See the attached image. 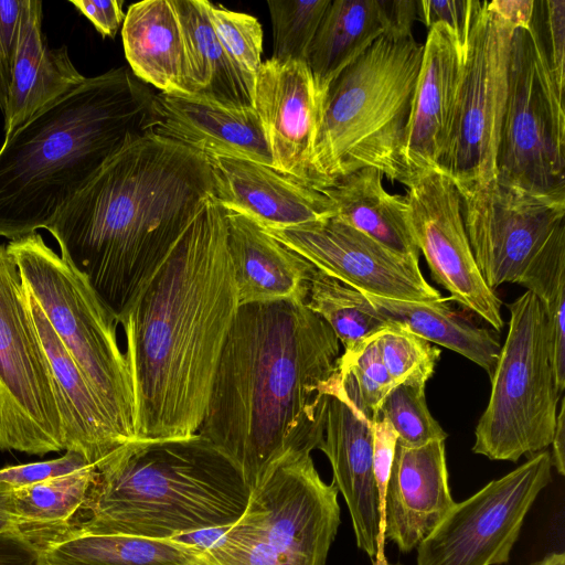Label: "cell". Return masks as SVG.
Returning <instances> with one entry per match:
<instances>
[{
    "label": "cell",
    "mask_w": 565,
    "mask_h": 565,
    "mask_svg": "<svg viewBox=\"0 0 565 565\" xmlns=\"http://www.w3.org/2000/svg\"><path fill=\"white\" fill-rule=\"evenodd\" d=\"M238 307L226 215L212 195L117 318L136 440L198 434Z\"/></svg>",
    "instance_id": "cell-1"
},
{
    "label": "cell",
    "mask_w": 565,
    "mask_h": 565,
    "mask_svg": "<svg viewBox=\"0 0 565 565\" xmlns=\"http://www.w3.org/2000/svg\"><path fill=\"white\" fill-rule=\"evenodd\" d=\"M339 359L337 335L305 298L239 305L198 434L253 490L286 456L319 449Z\"/></svg>",
    "instance_id": "cell-2"
},
{
    "label": "cell",
    "mask_w": 565,
    "mask_h": 565,
    "mask_svg": "<svg viewBox=\"0 0 565 565\" xmlns=\"http://www.w3.org/2000/svg\"><path fill=\"white\" fill-rule=\"evenodd\" d=\"M212 195L206 156L150 132L114 153L45 230L118 318Z\"/></svg>",
    "instance_id": "cell-3"
},
{
    "label": "cell",
    "mask_w": 565,
    "mask_h": 565,
    "mask_svg": "<svg viewBox=\"0 0 565 565\" xmlns=\"http://www.w3.org/2000/svg\"><path fill=\"white\" fill-rule=\"evenodd\" d=\"M156 94L130 68L86 77L0 147V237L46 228L126 143L153 131Z\"/></svg>",
    "instance_id": "cell-4"
},
{
    "label": "cell",
    "mask_w": 565,
    "mask_h": 565,
    "mask_svg": "<svg viewBox=\"0 0 565 565\" xmlns=\"http://www.w3.org/2000/svg\"><path fill=\"white\" fill-rule=\"evenodd\" d=\"M94 466L84 504L64 535L172 539L228 526L252 493L239 469L199 434L128 441Z\"/></svg>",
    "instance_id": "cell-5"
},
{
    "label": "cell",
    "mask_w": 565,
    "mask_h": 565,
    "mask_svg": "<svg viewBox=\"0 0 565 565\" xmlns=\"http://www.w3.org/2000/svg\"><path fill=\"white\" fill-rule=\"evenodd\" d=\"M423 51L413 34L384 33L330 85L311 161L317 188L362 168L408 186L404 141Z\"/></svg>",
    "instance_id": "cell-6"
},
{
    "label": "cell",
    "mask_w": 565,
    "mask_h": 565,
    "mask_svg": "<svg viewBox=\"0 0 565 565\" xmlns=\"http://www.w3.org/2000/svg\"><path fill=\"white\" fill-rule=\"evenodd\" d=\"M7 249L23 286L87 379L117 434L125 443L136 440L132 383L118 344L116 316L38 232L10 241Z\"/></svg>",
    "instance_id": "cell-7"
},
{
    "label": "cell",
    "mask_w": 565,
    "mask_h": 565,
    "mask_svg": "<svg viewBox=\"0 0 565 565\" xmlns=\"http://www.w3.org/2000/svg\"><path fill=\"white\" fill-rule=\"evenodd\" d=\"M338 492L320 478L311 454L286 456L203 552L204 565H326L340 524Z\"/></svg>",
    "instance_id": "cell-8"
},
{
    "label": "cell",
    "mask_w": 565,
    "mask_h": 565,
    "mask_svg": "<svg viewBox=\"0 0 565 565\" xmlns=\"http://www.w3.org/2000/svg\"><path fill=\"white\" fill-rule=\"evenodd\" d=\"M509 330L491 376V394L475 430L472 451L515 462L551 445L558 393L547 318L525 291L508 305Z\"/></svg>",
    "instance_id": "cell-9"
},
{
    "label": "cell",
    "mask_w": 565,
    "mask_h": 565,
    "mask_svg": "<svg viewBox=\"0 0 565 565\" xmlns=\"http://www.w3.org/2000/svg\"><path fill=\"white\" fill-rule=\"evenodd\" d=\"M564 93L529 28L513 33L495 179L542 194L565 193Z\"/></svg>",
    "instance_id": "cell-10"
},
{
    "label": "cell",
    "mask_w": 565,
    "mask_h": 565,
    "mask_svg": "<svg viewBox=\"0 0 565 565\" xmlns=\"http://www.w3.org/2000/svg\"><path fill=\"white\" fill-rule=\"evenodd\" d=\"M0 450H65L55 384L18 266L0 243Z\"/></svg>",
    "instance_id": "cell-11"
},
{
    "label": "cell",
    "mask_w": 565,
    "mask_h": 565,
    "mask_svg": "<svg viewBox=\"0 0 565 565\" xmlns=\"http://www.w3.org/2000/svg\"><path fill=\"white\" fill-rule=\"evenodd\" d=\"M516 28L488 1L478 2L452 114L437 169L459 191L495 179L497 153L505 109L511 42Z\"/></svg>",
    "instance_id": "cell-12"
},
{
    "label": "cell",
    "mask_w": 565,
    "mask_h": 565,
    "mask_svg": "<svg viewBox=\"0 0 565 565\" xmlns=\"http://www.w3.org/2000/svg\"><path fill=\"white\" fill-rule=\"evenodd\" d=\"M540 451L508 475L455 503L417 545L416 565H501L509 562L524 519L552 478Z\"/></svg>",
    "instance_id": "cell-13"
},
{
    "label": "cell",
    "mask_w": 565,
    "mask_h": 565,
    "mask_svg": "<svg viewBox=\"0 0 565 565\" xmlns=\"http://www.w3.org/2000/svg\"><path fill=\"white\" fill-rule=\"evenodd\" d=\"M459 192L477 267L492 290L518 282L550 239L565 230V193H533L497 179Z\"/></svg>",
    "instance_id": "cell-14"
},
{
    "label": "cell",
    "mask_w": 565,
    "mask_h": 565,
    "mask_svg": "<svg viewBox=\"0 0 565 565\" xmlns=\"http://www.w3.org/2000/svg\"><path fill=\"white\" fill-rule=\"evenodd\" d=\"M407 189L409 231L433 278L450 294L449 300L500 331L502 302L477 267L457 185L439 169H429L415 174Z\"/></svg>",
    "instance_id": "cell-15"
},
{
    "label": "cell",
    "mask_w": 565,
    "mask_h": 565,
    "mask_svg": "<svg viewBox=\"0 0 565 565\" xmlns=\"http://www.w3.org/2000/svg\"><path fill=\"white\" fill-rule=\"evenodd\" d=\"M316 269L360 291L399 300L441 301L418 262L394 253L337 216L288 228H266Z\"/></svg>",
    "instance_id": "cell-16"
},
{
    "label": "cell",
    "mask_w": 565,
    "mask_h": 565,
    "mask_svg": "<svg viewBox=\"0 0 565 565\" xmlns=\"http://www.w3.org/2000/svg\"><path fill=\"white\" fill-rule=\"evenodd\" d=\"M253 100L267 137L274 168L317 188L311 161L322 99L307 63L271 57L262 62Z\"/></svg>",
    "instance_id": "cell-17"
},
{
    "label": "cell",
    "mask_w": 565,
    "mask_h": 565,
    "mask_svg": "<svg viewBox=\"0 0 565 565\" xmlns=\"http://www.w3.org/2000/svg\"><path fill=\"white\" fill-rule=\"evenodd\" d=\"M321 450L330 461L332 483L348 505L356 545L373 565H390L373 468L371 422L345 396L340 380L329 397Z\"/></svg>",
    "instance_id": "cell-18"
},
{
    "label": "cell",
    "mask_w": 565,
    "mask_h": 565,
    "mask_svg": "<svg viewBox=\"0 0 565 565\" xmlns=\"http://www.w3.org/2000/svg\"><path fill=\"white\" fill-rule=\"evenodd\" d=\"M213 198L265 228H288L335 216L332 201L313 185L256 161L206 156Z\"/></svg>",
    "instance_id": "cell-19"
},
{
    "label": "cell",
    "mask_w": 565,
    "mask_h": 565,
    "mask_svg": "<svg viewBox=\"0 0 565 565\" xmlns=\"http://www.w3.org/2000/svg\"><path fill=\"white\" fill-rule=\"evenodd\" d=\"M445 441L419 447L396 444L384 498V539L411 552L455 505Z\"/></svg>",
    "instance_id": "cell-20"
},
{
    "label": "cell",
    "mask_w": 565,
    "mask_h": 565,
    "mask_svg": "<svg viewBox=\"0 0 565 565\" xmlns=\"http://www.w3.org/2000/svg\"><path fill=\"white\" fill-rule=\"evenodd\" d=\"M153 134L205 156H224L274 168L267 137L254 107H230L195 96L156 94Z\"/></svg>",
    "instance_id": "cell-21"
},
{
    "label": "cell",
    "mask_w": 565,
    "mask_h": 565,
    "mask_svg": "<svg viewBox=\"0 0 565 565\" xmlns=\"http://www.w3.org/2000/svg\"><path fill=\"white\" fill-rule=\"evenodd\" d=\"M463 52L441 24L428 29L404 141V161L412 174L437 169L457 87Z\"/></svg>",
    "instance_id": "cell-22"
},
{
    "label": "cell",
    "mask_w": 565,
    "mask_h": 565,
    "mask_svg": "<svg viewBox=\"0 0 565 565\" xmlns=\"http://www.w3.org/2000/svg\"><path fill=\"white\" fill-rule=\"evenodd\" d=\"M42 23V1L24 0L3 113L4 138L86 78L74 66L65 45L47 46Z\"/></svg>",
    "instance_id": "cell-23"
},
{
    "label": "cell",
    "mask_w": 565,
    "mask_h": 565,
    "mask_svg": "<svg viewBox=\"0 0 565 565\" xmlns=\"http://www.w3.org/2000/svg\"><path fill=\"white\" fill-rule=\"evenodd\" d=\"M24 290L55 384L65 451H77L88 463L96 465L126 443L110 424L87 379L64 348L33 296L25 287Z\"/></svg>",
    "instance_id": "cell-24"
},
{
    "label": "cell",
    "mask_w": 565,
    "mask_h": 565,
    "mask_svg": "<svg viewBox=\"0 0 565 565\" xmlns=\"http://www.w3.org/2000/svg\"><path fill=\"white\" fill-rule=\"evenodd\" d=\"M239 305L305 298L315 267L253 218L225 210Z\"/></svg>",
    "instance_id": "cell-25"
},
{
    "label": "cell",
    "mask_w": 565,
    "mask_h": 565,
    "mask_svg": "<svg viewBox=\"0 0 565 565\" xmlns=\"http://www.w3.org/2000/svg\"><path fill=\"white\" fill-rule=\"evenodd\" d=\"M132 74L166 94L190 95L184 31L173 0L129 6L121 26Z\"/></svg>",
    "instance_id": "cell-26"
},
{
    "label": "cell",
    "mask_w": 565,
    "mask_h": 565,
    "mask_svg": "<svg viewBox=\"0 0 565 565\" xmlns=\"http://www.w3.org/2000/svg\"><path fill=\"white\" fill-rule=\"evenodd\" d=\"M383 178L376 169L362 168L321 190L332 201L339 220L394 253L418 262L419 250L408 226L407 198L388 193Z\"/></svg>",
    "instance_id": "cell-27"
},
{
    "label": "cell",
    "mask_w": 565,
    "mask_h": 565,
    "mask_svg": "<svg viewBox=\"0 0 565 565\" xmlns=\"http://www.w3.org/2000/svg\"><path fill=\"white\" fill-rule=\"evenodd\" d=\"M384 32L380 0H330L306 62L322 100L335 78Z\"/></svg>",
    "instance_id": "cell-28"
},
{
    "label": "cell",
    "mask_w": 565,
    "mask_h": 565,
    "mask_svg": "<svg viewBox=\"0 0 565 565\" xmlns=\"http://www.w3.org/2000/svg\"><path fill=\"white\" fill-rule=\"evenodd\" d=\"M363 294L396 327L461 354L482 367L491 379L501 349L500 342L487 328L452 311L446 305V299L409 301Z\"/></svg>",
    "instance_id": "cell-29"
},
{
    "label": "cell",
    "mask_w": 565,
    "mask_h": 565,
    "mask_svg": "<svg viewBox=\"0 0 565 565\" xmlns=\"http://www.w3.org/2000/svg\"><path fill=\"white\" fill-rule=\"evenodd\" d=\"M206 0H173L185 39L190 95L230 107H254L253 93L227 57Z\"/></svg>",
    "instance_id": "cell-30"
},
{
    "label": "cell",
    "mask_w": 565,
    "mask_h": 565,
    "mask_svg": "<svg viewBox=\"0 0 565 565\" xmlns=\"http://www.w3.org/2000/svg\"><path fill=\"white\" fill-rule=\"evenodd\" d=\"M44 565H204V553L174 539L67 534L42 552Z\"/></svg>",
    "instance_id": "cell-31"
},
{
    "label": "cell",
    "mask_w": 565,
    "mask_h": 565,
    "mask_svg": "<svg viewBox=\"0 0 565 565\" xmlns=\"http://www.w3.org/2000/svg\"><path fill=\"white\" fill-rule=\"evenodd\" d=\"M95 466L12 490L18 531L42 553L71 527L86 499Z\"/></svg>",
    "instance_id": "cell-32"
},
{
    "label": "cell",
    "mask_w": 565,
    "mask_h": 565,
    "mask_svg": "<svg viewBox=\"0 0 565 565\" xmlns=\"http://www.w3.org/2000/svg\"><path fill=\"white\" fill-rule=\"evenodd\" d=\"M306 305L330 326L344 350L396 327L362 291L316 268L308 281Z\"/></svg>",
    "instance_id": "cell-33"
},
{
    "label": "cell",
    "mask_w": 565,
    "mask_h": 565,
    "mask_svg": "<svg viewBox=\"0 0 565 565\" xmlns=\"http://www.w3.org/2000/svg\"><path fill=\"white\" fill-rule=\"evenodd\" d=\"M541 302L548 322L556 387H565V230L555 234L527 265L518 282Z\"/></svg>",
    "instance_id": "cell-34"
},
{
    "label": "cell",
    "mask_w": 565,
    "mask_h": 565,
    "mask_svg": "<svg viewBox=\"0 0 565 565\" xmlns=\"http://www.w3.org/2000/svg\"><path fill=\"white\" fill-rule=\"evenodd\" d=\"M339 380L354 407L371 423L375 420L384 397L396 386L382 360L377 334L344 350L339 359Z\"/></svg>",
    "instance_id": "cell-35"
},
{
    "label": "cell",
    "mask_w": 565,
    "mask_h": 565,
    "mask_svg": "<svg viewBox=\"0 0 565 565\" xmlns=\"http://www.w3.org/2000/svg\"><path fill=\"white\" fill-rule=\"evenodd\" d=\"M330 0L267 1L278 61L307 62L308 53Z\"/></svg>",
    "instance_id": "cell-36"
},
{
    "label": "cell",
    "mask_w": 565,
    "mask_h": 565,
    "mask_svg": "<svg viewBox=\"0 0 565 565\" xmlns=\"http://www.w3.org/2000/svg\"><path fill=\"white\" fill-rule=\"evenodd\" d=\"M424 383H402L384 397L379 416L386 419L397 435V444L419 447L444 440L447 433L430 414Z\"/></svg>",
    "instance_id": "cell-37"
},
{
    "label": "cell",
    "mask_w": 565,
    "mask_h": 565,
    "mask_svg": "<svg viewBox=\"0 0 565 565\" xmlns=\"http://www.w3.org/2000/svg\"><path fill=\"white\" fill-rule=\"evenodd\" d=\"M206 7L212 26L227 57L254 93L255 79L262 65V24L253 15L210 1Z\"/></svg>",
    "instance_id": "cell-38"
},
{
    "label": "cell",
    "mask_w": 565,
    "mask_h": 565,
    "mask_svg": "<svg viewBox=\"0 0 565 565\" xmlns=\"http://www.w3.org/2000/svg\"><path fill=\"white\" fill-rule=\"evenodd\" d=\"M377 344L395 385L424 383L433 376L441 351L430 342L393 327L377 333Z\"/></svg>",
    "instance_id": "cell-39"
},
{
    "label": "cell",
    "mask_w": 565,
    "mask_h": 565,
    "mask_svg": "<svg viewBox=\"0 0 565 565\" xmlns=\"http://www.w3.org/2000/svg\"><path fill=\"white\" fill-rule=\"evenodd\" d=\"M530 29L546 57L557 87L564 93L565 1H534Z\"/></svg>",
    "instance_id": "cell-40"
},
{
    "label": "cell",
    "mask_w": 565,
    "mask_h": 565,
    "mask_svg": "<svg viewBox=\"0 0 565 565\" xmlns=\"http://www.w3.org/2000/svg\"><path fill=\"white\" fill-rule=\"evenodd\" d=\"M479 0H420L418 19L427 29L435 24L446 26L465 52Z\"/></svg>",
    "instance_id": "cell-41"
},
{
    "label": "cell",
    "mask_w": 565,
    "mask_h": 565,
    "mask_svg": "<svg viewBox=\"0 0 565 565\" xmlns=\"http://www.w3.org/2000/svg\"><path fill=\"white\" fill-rule=\"evenodd\" d=\"M88 465L82 454L66 450L56 459L3 467L0 469V482L14 490L71 473Z\"/></svg>",
    "instance_id": "cell-42"
},
{
    "label": "cell",
    "mask_w": 565,
    "mask_h": 565,
    "mask_svg": "<svg viewBox=\"0 0 565 565\" xmlns=\"http://www.w3.org/2000/svg\"><path fill=\"white\" fill-rule=\"evenodd\" d=\"M371 424L373 436V468L384 532V498L397 444V435L391 424L384 418L377 417Z\"/></svg>",
    "instance_id": "cell-43"
},
{
    "label": "cell",
    "mask_w": 565,
    "mask_h": 565,
    "mask_svg": "<svg viewBox=\"0 0 565 565\" xmlns=\"http://www.w3.org/2000/svg\"><path fill=\"white\" fill-rule=\"evenodd\" d=\"M70 3L83 13L104 38H115L122 26L126 13L121 0H71Z\"/></svg>",
    "instance_id": "cell-44"
},
{
    "label": "cell",
    "mask_w": 565,
    "mask_h": 565,
    "mask_svg": "<svg viewBox=\"0 0 565 565\" xmlns=\"http://www.w3.org/2000/svg\"><path fill=\"white\" fill-rule=\"evenodd\" d=\"M385 32L395 36L412 35V28L418 19L417 1L380 0Z\"/></svg>",
    "instance_id": "cell-45"
},
{
    "label": "cell",
    "mask_w": 565,
    "mask_h": 565,
    "mask_svg": "<svg viewBox=\"0 0 565 565\" xmlns=\"http://www.w3.org/2000/svg\"><path fill=\"white\" fill-rule=\"evenodd\" d=\"M40 550L20 532L0 534V565H39Z\"/></svg>",
    "instance_id": "cell-46"
},
{
    "label": "cell",
    "mask_w": 565,
    "mask_h": 565,
    "mask_svg": "<svg viewBox=\"0 0 565 565\" xmlns=\"http://www.w3.org/2000/svg\"><path fill=\"white\" fill-rule=\"evenodd\" d=\"M24 0H0V40L10 62L14 55Z\"/></svg>",
    "instance_id": "cell-47"
},
{
    "label": "cell",
    "mask_w": 565,
    "mask_h": 565,
    "mask_svg": "<svg viewBox=\"0 0 565 565\" xmlns=\"http://www.w3.org/2000/svg\"><path fill=\"white\" fill-rule=\"evenodd\" d=\"M488 3L494 12L515 28L530 26L534 0H493Z\"/></svg>",
    "instance_id": "cell-48"
},
{
    "label": "cell",
    "mask_w": 565,
    "mask_h": 565,
    "mask_svg": "<svg viewBox=\"0 0 565 565\" xmlns=\"http://www.w3.org/2000/svg\"><path fill=\"white\" fill-rule=\"evenodd\" d=\"M552 468L561 475H565V398L562 397L559 408L556 415V424L554 435L551 441Z\"/></svg>",
    "instance_id": "cell-49"
},
{
    "label": "cell",
    "mask_w": 565,
    "mask_h": 565,
    "mask_svg": "<svg viewBox=\"0 0 565 565\" xmlns=\"http://www.w3.org/2000/svg\"><path fill=\"white\" fill-rule=\"evenodd\" d=\"M14 531H18V526L13 510L12 489L0 482V534Z\"/></svg>",
    "instance_id": "cell-50"
},
{
    "label": "cell",
    "mask_w": 565,
    "mask_h": 565,
    "mask_svg": "<svg viewBox=\"0 0 565 565\" xmlns=\"http://www.w3.org/2000/svg\"><path fill=\"white\" fill-rule=\"evenodd\" d=\"M11 79V65L4 53L0 40V109L2 113L6 110L8 90Z\"/></svg>",
    "instance_id": "cell-51"
},
{
    "label": "cell",
    "mask_w": 565,
    "mask_h": 565,
    "mask_svg": "<svg viewBox=\"0 0 565 565\" xmlns=\"http://www.w3.org/2000/svg\"><path fill=\"white\" fill-rule=\"evenodd\" d=\"M534 565H565L564 553H551Z\"/></svg>",
    "instance_id": "cell-52"
},
{
    "label": "cell",
    "mask_w": 565,
    "mask_h": 565,
    "mask_svg": "<svg viewBox=\"0 0 565 565\" xmlns=\"http://www.w3.org/2000/svg\"><path fill=\"white\" fill-rule=\"evenodd\" d=\"M39 565H44L42 562Z\"/></svg>",
    "instance_id": "cell-53"
},
{
    "label": "cell",
    "mask_w": 565,
    "mask_h": 565,
    "mask_svg": "<svg viewBox=\"0 0 565 565\" xmlns=\"http://www.w3.org/2000/svg\"><path fill=\"white\" fill-rule=\"evenodd\" d=\"M396 565H399V564H396Z\"/></svg>",
    "instance_id": "cell-54"
}]
</instances>
